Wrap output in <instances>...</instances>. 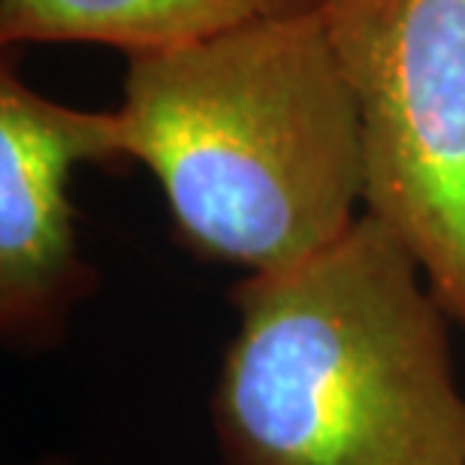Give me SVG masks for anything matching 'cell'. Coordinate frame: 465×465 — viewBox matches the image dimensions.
<instances>
[{"mask_svg": "<svg viewBox=\"0 0 465 465\" xmlns=\"http://www.w3.org/2000/svg\"><path fill=\"white\" fill-rule=\"evenodd\" d=\"M115 121L124 161L152 170L209 257L275 272L360 221V109L321 9L130 54Z\"/></svg>", "mask_w": 465, "mask_h": 465, "instance_id": "2", "label": "cell"}, {"mask_svg": "<svg viewBox=\"0 0 465 465\" xmlns=\"http://www.w3.org/2000/svg\"><path fill=\"white\" fill-rule=\"evenodd\" d=\"M124 161L115 109L64 106L34 91L15 64L0 70V327L9 345L61 339L88 293L70 179L79 163Z\"/></svg>", "mask_w": 465, "mask_h": 465, "instance_id": "4", "label": "cell"}, {"mask_svg": "<svg viewBox=\"0 0 465 465\" xmlns=\"http://www.w3.org/2000/svg\"><path fill=\"white\" fill-rule=\"evenodd\" d=\"M321 9V0H0V43H97L130 54L170 49L254 18Z\"/></svg>", "mask_w": 465, "mask_h": 465, "instance_id": "5", "label": "cell"}, {"mask_svg": "<svg viewBox=\"0 0 465 465\" xmlns=\"http://www.w3.org/2000/svg\"><path fill=\"white\" fill-rule=\"evenodd\" d=\"M232 305L212 396L224 465H465L450 314L381 218L248 272Z\"/></svg>", "mask_w": 465, "mask_h": 465, "instance_id": "1", "label": "cell"}, {"mask_svg": "<svg viewBox=\"0 0 465 465\" xmlns=\"http://www.w3.org/2000/svg\"><path fill=\"white\" fill-rule=\"evenodd\" d=\"M360 109L366 212L465 330V0H321Z\"/></svg>", "mask_w": 465, "mask_h": 465, "instance_id": "3", "label": "cell"}]
</instances>
